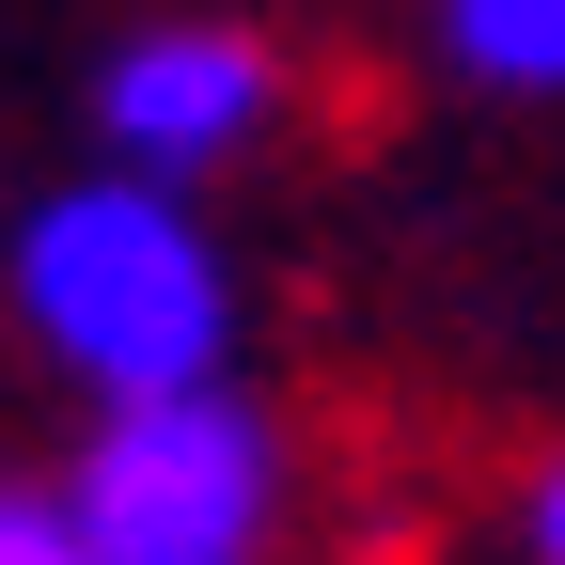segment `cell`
<instances>
[{
    "label": "cell",
    "mask_w": 565,
    "mask_h": 565,
    "mask_svg": "<svg viewBox=\"0 0 565 565\" xmlns=\"http://www.w3.org/2000/svg\"><path fill=\"white\" fill-rule=\"evenodd\" d=\"M440 63L487 95H565V0H440Z\"/></svg>",
    "instance_id": "277c9868"
},
{
    "label": "cell",
    "mask_w": 565,
    "mask_h": 565,
    "mask_svg": "<svg viewBox=\"0 0 565 565\" xmlns=\"http://www.w3.org/2000/svg\"><path fill=\"white\" fill-rule=\"evenodd\" d=\"M17 330L79 393H204L236 362V267L173 204V173H95L17 221Z\"/></svg>",
    "instance_id": "6da1fadb"
},
{
    "label": "cell",
    "mask_w": 565,
    "mask_h": 565,
    "mask_svg": "<svg viewBox=\"0 0 565 565\" xmlns=\"http://www.w3.org/2000/svg\"><path fill=\"white\" fill-rule=\"evenodd\" d=\"M519 550L565 565V456H534V487H519Z\"/></svg>",
    "instance_id": "8992f818"
},
{
    "label": "cell",
    "mask_w": 565,
    "mask_h": 565,
    "mask_svg": "<svg viewBox=\"0 0 565 565\" xmlns=\"http://www.w3.org/2000/svg\"><path fill=\"white\" fill-rule=\"evenodd\" d=\"M63 519L95 565H267L282 550V424L252 393H126L63 456Z\"/></svg>",
    "instance_id": "7a4b0ae2"
},
{
    "label": "cell",
    "mask_w": 565,
    "mask_h": 565,
    "mask_svg": "<svg viewBox=\"0 0 565 565\" xmlns=\"http://www.w3.org/2000/svg\"><path fill=\"white\" fill-rule=\"evenodd\" d=\"M0 565H95L79 519H63V487H17V471H0Z\"/></svg>",
    "instance_id": "5b68a950"
},
{
    "label": "cell",
    "mask_w": 565,
    "mask_h": 565,
    "mask_svg": "<svg viewBox=\"0 0 565 565\" xmlns=\"http://www.w3.org/2000/svg\"><path fill=\"white\" fill-rule=\"evenodd\" d=\"M282 95H299V63L252 17H158L95 63V141L126 173H221L282 126Z\"/></svg>",
    "instance_id": "3957f363"
}]
</instances>
